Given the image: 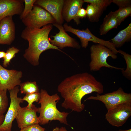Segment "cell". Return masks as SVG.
Returning <instances> with one entry per match:
<instances>
[{
    "label": "cell",
    "instance_id": "21",
    "mask_svg": "<svg viewBox=\"0 0 131 131\" xmlns=\"http://www.w3.org/2000/svg\"><path fill=\"white\" fill-rule=\"evenodd\" d=\"M118 50L119 53L123 56L126 64V69L124 70L123 69L121 70L122 74L124 76L130 80L131 79V55L121 50Z\"/></svg>",
    "mask_w": 131,
    "mask_h": 131
},
{
    "label": "cell",
    "instance_id": "12",
    "mask_svg": "<svg viewBox=\"0 0 131 131\" xmlns=\"http://www.w3.org/2000/svg\"><path fill=\"white\" fill-rule=\"evenodd\" d=\"M38 108L33 104L31 108L20 107L16 119L18 127L21 129L31 125L39 124V118L37 113Z\"/></svg>",
    "mask_w": 131,
    "mask_h": 131
},
{
    "label": "cell",
    "instance_id": "1",
    "mask_svg": "<svg viewBox=\"0 0 131 131\" xmlns=\"http://www.w3.org/2000/svg\"><path fill=\"white\" fill-rule=\"evenodd\" d=\"M57 90L64 99L61 105L63 107L80 112L85 107L82 103V98L93 92L102 93L104 87L92 75L84 72L66 78L58 85Z\"/></svg>",
    "mask_w": 131,
    "mask_h": 131
},
{
    "label": "cell",
    "instance_id": "2",
    "mask_svg": "<svg viewBox=\"0 0 131 131\" xmlns=\"http://www.w3.org/2000/svg\"><path fill=\"white\" fill-rule=\"evenodd\" d=\"M52 28V25L49 24L39 29L26 27L22 32L21 37L27 41L29 44L24 56L33 65H38L41 54L46 50L53 49L62 52L49 41V35Z\"/></svg>",
    "mask_w": 131,
    "mask_h": 131
},
{
    "label": "cell",
    "instance_id": "8",
    "mask_svg": "<svg viewBox=\"0 0 131 131\" xmlns=\"http://www.w3.org/2000/svg\"><path fill=\"white\" fill-rule=\"evenodd\" d=\"M20 89L18 86L9 90L10 102L9 107L5 116L4 121L0 126V131H11L12 123L16 118L18 110L21 107L20 104L24 101L17 96Z\"/></svg>",
    "mask_w": 131,
    "mask_h": 131
},
{
    "label": "cell",
    "instance_id": "17",
    "mask_svg": "<svg viewBox=\"0 0 131 131\" xmlns=\"http://www.w3.org/2000/svg\"><path fill=\"white\" fill-rule=\"evenodd\" d=\"M120 24L114 12L111 11L104 18L99 28V33L101 35H105L111 29L117 28Z\"/></svg>",
    "mask_w": 131,
    "mask_h": 131
},
{
    "label": "cell",
    "instance_id": "36",
    "mask_svg": "<svg viewBox=\"0 0 131 131\" xmlns=\"http://www.w3.org/2000/svg\"></svg>",
    "mask_w": 131,
    "mask_h": 131
},
{
    "label": "cell",
    "instance_id": "26",
    "mask_svg": "<svg viewBox=\"0 0 131 131\" xmlns=\"http://www.w3.org/2000/svg\"><path fill=\"white\" fill-rule=\"evenodd\" d=\"M85 2L95 5L104 10L112 3V0H83Z\"/></svg>",
    "mask_w": 131,
    "mask_h": 131
},
{
    "label": "cell",
    "instance_id": "13",
    "mask_svg": "<svg viewBox=\"0 0 131 131\" xmlns=\"http://www.w3.org/2000/svg\"><path fill=\"white\" fill-rule=\"evenodd\" d=\"M64 1V0H38L35 3L50 14L54 19L56 23L61 25L63 22L62 11Z\"/></svg>",
    "mask_w": 131,
    "mask_h": 131
},
{
    "label": "cell",
    "instance_id": "32",
    "mask_svg": "<svg viewBox=\"0 0 131 131\" xmlns=\"http://www.w3.org/2000/svg\"><path fill=\"white\" fill-rule=\"evenodd\" d=\"M6 52L3 51H0V58H4L5 56Z\"/></svg>",
    "mask_w": 131,
    "mask_h": 131
},
{
    "label": "cell",
    "instance_id": "11",
    "mask_svg": "<svg viewBox=\"0 0 131 131\" xmlns=\"http://www.w3.org/2000/svg\"><path fill=\"white\" fill-rule=\"evenodd\" d=\"M53 25L58 29L59 32L54 36H51L53 39L49 38L51 44L60 49L66 47H71L77 49H79L80 46L74 39L69 35L64 30L61 25L56 23Z\"/></svg>",
    "mask_w": 131,
    "mask_h": 131
},
{
    "label": "cell",
    "instance_id": "3",
    "mask_svg": "<svg viewBox=\"0 0 131 131\" xmlns=\"http://www.w3.org/2000/svg\"><path fill=\"white\" fill-rule=\"evenodd\" d=\"M40 98L38 104L41 106L38 108L37 112L40 113L39 124L44 125L49 121H58L61 123L68 125L66 118L69 113L60 112L57 108L56 104L60 98L57 93L49 95L45 90L40 91Z\"/></svg>",
    "mask_w": 131,
    "mask_h": 131
},
{
    "label": "cell",
    "instance_id": "18",
    "mask_svg": "<svg viewBox=\"0 0 131 131\" xmlns=\"http://www.w3.org/2000/svg\"><path fill=\"white\" fill-rule=\"evenodd\" d=\"M131 39V23L125 29L120 31L110 41L115 47L119 48Z\"/></svg>",
    "mask_w": 131,
    "mask_h": 131
},
{
    "label": "cell",
    "instance_id": "22",
    "mask_svg": "<svg viewBox=\"0 0 131 131\" xmlns=\"http://www.w3.org/2000/svg\"><path fill=\"white\" fill-rule=\"evenodd\" d=\"M114 12L121 24L124 20L131 15V5L119 8Z\"/></svg>",
    "mask_w": 131,
    "mask_h": 131
},
{
    "label": "cell",
    "instance_id": "20",
    "mask_svg": "<svg viewBox=\"0 0 131 131\" xmlns=\"http://www.w3.org/2000/svg\"><path fill=\"white\" fill-rule=\"evenodd\" d=\"M21 93L25 94L39 92L38 87L35 82H27L20 85Z\"/></svg>",
    "mask_w": 131,
    "mask_h": 131
},
{
    "label": "cell",
    "instance_id": "5",
    "mask_svg": "<svg viewBox=\"0 0 131 131\" xmlns=\"http://www.w3.org/2000/svg\"><path fill=\"white\" fill-rule=\"evenodd\" d=\"M22 20L26 27L34 29L40 28L48 24L55 23L50 14L37 6H34L32 10Z\"/></svg>",
    "mask_w": 131,
    "mask_h": 131
},
{
    "label": "cell",
    "instance_id": "28",
    "mask_svg": "<svg viewBox=\"0 0 131 131\" xmlns=\"http://www.w3.org/2000/svg\"><path fill=\"white\" fill-rule=\"evenodd\" d=\"M39 124L28 126L21 129L19 131H45V129L40 126Z\"/></svg>",
    "mask_w": 131,
    "mask_h": 131
},
{
    "label": "cell",
    "instance_id": "31",
    "mask_svg": "<svg viewBox=\"0 0 131 131\" xmlns=\"http://www.w3.org/2000/svg\"><path fill=\"white\" fill-rule=\"evenodd\" d=\"M5 116L3 115H0V126L3 122L5 118Z\"/></svg>",
    "mask_w": 131,
    "mask_h": 131
},
{
    "label": "cell",
    "instance_id": "25",
    "mask_svg": "<svg viewBox=\"0 0 131 131\" xmlns=\"http://www.w3.org/2000/svg\"><path fill=\"white\" fill-rule=\"evenodd\" d=\"M19 50L15 47L9 48L7 51L5 57L3 58V65L7 67L9 64L11 60L15 56V54L19 52Z\"/></svg>",
    "mask_w": 131,
    "mask_h": 131
},
{
    "label": "cell",
    "instance_id": "15",
    "mask_svg": "<svg viewBox=\"0 0 131 131\" xmlns=\"http://www.w3.org/2000/svg\"><path fill=\"white\" fill-rule=\"evenodd\" d=\"M23 6L20 0H0V22L7 16L21 13Z\"/></svg>",
    "mask_w": 131,
    "mask_h": 131
},
{
    "label": "cell",
    "instance_id": "4",
    "mask_svg": "<svg viewBox=\"0 0 131 131\" xmlns=\"http://www.w3.org/2000/svg\"><path fill=\"white\" fill-rule=\"evenodd\" d=\"M90 50L91 61L89 66L91 71H98L103 67L121 70L124 69L112 66L107 63L106 60L108 57L115 59L117 56L105 46L98 44H93L91 46Z\"/></svg>",
    "mask_w": 131,
    "mask_h": 131
},
{
    "label": "cell",
    "instance_id": "24",
    "mask_svg": "<svg viewBox=\"0 0 131 131\" xmlns=\"http://www.w3.org/2000/svg\"><path fill=\"white\" fill-rule=\"evenodd\" d=\"M40 98V93L39 92L26 94L22 99L28 103V105L26 107L27 109H30L32 108L33 103L39 102Z\"/></svg>",
    "mask_w": 131,
    "mask_h": 131
},
{
    "label": "cell",
    "instance_id": "14",
    "mask_svg": "<svg viewBox=\"0 0 131 131\" xmlns=\"http://www.w3.org/2000/svg\"><path fill=\"white\" fill-rule=\"evenodd\" d=\"M12 16H7L0 22V44L10 45L15 39V26Z\"/></svg>",
    "mask_w": 131,
    "mask_h": 131
},
{
    "label": "cell",
    "instance_id": "16",
    "mask_svg": "<svg viewBox=\"0 0 131 131\" xmlns=\"http://www.w3.org/2000/svg\"><path fill=\"white\" fill-rule=\"evenodd\" d=\"M84 3L83 0H65L62 11L63 19L67 22L73 19L74 20L78 11Z\"/></svg>",
    "mask_w": 131,
    "mask_h": 131
},
{
    "label": "cell",
    "instance_id": "19",
    "mask_svg": "<svg viewBox=\"0 0 131 131\" xmlns=\"http://www.w3.org/2000/svg\"><path fill=\"white\" fill-rule=\"evenodd\" d=\"M86 10L87 16L89 20L92 22H98L104 11L98 6L91 4L88 5Z\"/></svg>",
    "mask_w": 131,
    "mask_h": 131
},
{
    "label": "cell",
    "instance_id": "30",
    "mask_svg": "<svg viewBox=\"0 0 131 131\" xmlns=\"http://www.w3.org/2000/svg\"><path fill=\"white\" fill-rule=\"evenodd\" d=\"M112 3L116 4L119 8L131 5V0H112Z\"/></svg>",
    "mask_w": 131,
    "mask_h": 131
},
{
    "label": "cell",
    "instance_id": "10",
    "mask_svg": "<svg viewBox=\"0 0 131 131\" xmlns=\"http://www.w3.org/2000/svg\"><path fill=\"white\" fill-rule=\"evenodd\" d=\"M22 76L21 71L7 69L0 64V90H9L20 85Z\"/></svg>",
    "mask_w": 131,
    "mask_h": 131
},
{
    "label": "cell",
    "instance_id": "34",
    "mask_svg": "<svg viewBox=\"0 0 131 131\" xmlns=\"http://www.w3.org/2000/svg\"><path fill=\"white\" fill-rule=\"evenodd\" d=\"M59 128L58 127H56L51 131H59Z\"/></svg>",
    "mask_w": 131,
    "mask_h": 131
},
{
    "label": "cell",
    "instance_id": "29",
    "mask_svg": "<svg viewBox=\"0 0 131 131\" xmlns=\"http://www.w3.org/2000/svg\"><path fill=\"white\" fill-rule=\"evenodd\" d=\"M87 16L86 10L84 8H81L78 11L76 15L74 21L77 24H79L80 22V19L85 18Z\"/></svg>",
    "mask_w": 131,
    "mask_h": 131
},
{
    "label": "cell",
    "instance_id": "7",
    "mask_svg": "<svg viewBox=\"0 0 131 131\" xmlns=\"http://www.w3.org/2000/svg\"><path fill=\"white\" fill-rule=\"evenodd\" d=\"M100 101L103 103L107 110L120 104L131 102V94L125 92L120 87L116 90L103 95L97 94L96 96H91L86 100Z\"/></svg>",
    "mask_w": 131,
    "mask_h": 131
},
{
    "label": "cell",
    "instance_id": "27",
    "mask_svg": "<svg viewBox=\"0 0 131 131\" xmlns=\"http://www.w3.org/2000/svg\"><path fill=\"white\" fill-rule=\"evenodd\" d=\"M36 0H24L25 4L24 9L21 13L20 18L22 19L25 17L32 10Z\"/></svg>",
    "mask_w": 131,
    "mask_h": 131
},
{
    "label": "cell",
    "instance_id": "35",
    "mask_svg": "<svg viewBox=\"0 0 131 131\" xmlns=\"http://www.w3.org/2000/svg\"><path fill=\"white\" fill-rule=\"evenodd\" d=\"M117 131H131V129H130L128 130H123L121 129H119Z\"/></svg>",
    "mask_w": 131,
    "mask_h": 131
},
{
    "label": "cell",
    "instance_id": "23",
    "mask_svg": "<svg viewBox=\"0 0 131 131\" xmlns=\"http://www.w3.org/2000/svg\"><path fill=\"white\" fill-rule=\"evenodd\" d=\"M6 90H0V115H3L8 106V100Z\"/></svg>",
    "mask_w": 131,
    "mask_h": 131
},
{
    "label": "cell",
    "instance_id": "9",
    "mask_svg": "<svg viewBox=\"0 0 131 131\" xmlns=\"http://www.w3.org/2000/svg\"><path fill=\"white\" fill-rule=\"evenodd\" d=\"M131 115V102L122 103L107 110L105 118L112 125L122 126Z\"/></svg>",
    "mask_w": 131,
    "mask_h": 131
},
{
    "label": "cell",
    "instance_id": "6",
    "mask_svg": "<svg viewBox=\"0 0 131 131\" xmlns=\"http://www.w3.org/2000/svg\"><path fill=\"white\" fill-rule=\"evenodd\" d=\"M63 27L66 32L71 33L79 38L81 46L83 48H86L88 45L89 42L91 41L105 46L116 54L119 53L118 50L110 41H105L97 37L91 32L88 28L85 30H81L73 28L67 23L64 24Z\"/></svg>",
    "mask_w": 131,
    "mask_h": 131
},
{
    "label": "cell",
    "instance_id": "33",
    "mask_svg": "<svg viewBox=\"0 0 131 131\" xmlns=\"http://www.w3.org/2000/svg\"><path fill=\"white\" fill-rule=\"evenodd\" d=\"M59 131H68L66 128L64 127H61L59 128Z\"/></svg>",
    "mask_w": 131,
    "mask_h": 131
}]
</instances>
